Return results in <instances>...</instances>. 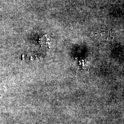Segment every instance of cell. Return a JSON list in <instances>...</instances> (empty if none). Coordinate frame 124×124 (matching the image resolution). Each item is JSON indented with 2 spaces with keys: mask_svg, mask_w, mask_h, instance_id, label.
<instances>
[{
  "mask_svg": "<svg viewBox=\"0 0 124 124\" xmlns=\"http://www.w3.org/2000/svg\"><path fill=\"white\" fill-rule=\"evenodd\" d=\"M48 42H49V39L46 36L43 37L41 39V44L46 46V44H47V43H48Z\"/></svg>",
  "mask_w": 124,
  "mask_h": 124,
  "instance_id": "obj_1",
  "label": "cell"
}]
</instances>
